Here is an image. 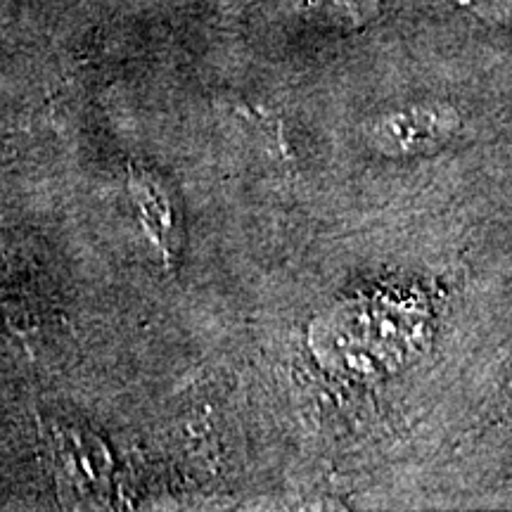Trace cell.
<instances>
[{
    "label": "cell",
    "mask_w": 512,
    "mask_h": 512,
    "mask_svg": "<svg viewBox=\"0 0 512 512\" xmlns=\"http://www.w3.org/2000/svg\"><path fill=\"white\" fill-rule=\"evenodd\" d=\"M460 117L446 102H415L401 110L384 112L370 121L368 145L382 157L411 159L432 155L451 143Z\"/></svg>",
    "instance_id": "obj_1"
},
{
    "label": "cell",
    "mask_w": 512,
    "mask_h": 512,
    "mask_svg": "<svg viewBox=\"0 0 512 512\" xmlns=\"http://www.w3.org/2000/svg\"><path fill=\"white\" fill-rule=\"evenodd\" d=\"M131 195L147 240L166 261H174L183 245V219L174 192L155 171L131 169Z\"/></svg>",
    "instance_id": "obj_2"
},
{
    "label": "cell",
    "mask_w": 512,
    "mask_h": 512,
    "mask_svg": "<svg viewBox=\"0 0 512 512\" xmlns=\"http://www.w3.org/2000/svg\"><path fill=\"white\" fill-rule=\"evenodd\" d=\"M0 3H3V0H0Z\"/></svg>",
    "instance_id": "obj_3"
}]
</instances>
